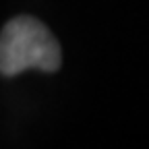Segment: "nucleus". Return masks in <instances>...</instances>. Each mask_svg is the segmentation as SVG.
Returning <instances> with one entry per match:
<instances>
[{"mask_svg":"<svg viewBox=\"0 0 149 149\" xmlns=\"http://www.w3.org/2000/svg\"><path fill=\"white\" fill-rule=\"evenodd\" d=\"M60 46L50 29L33 17H17L0 33V72L13 77L27 68H60Z\"/></svg>","mask_w":149,"mask_h":149,"instance_id":"obj_1","label":"nucleus"}]
</instances>
